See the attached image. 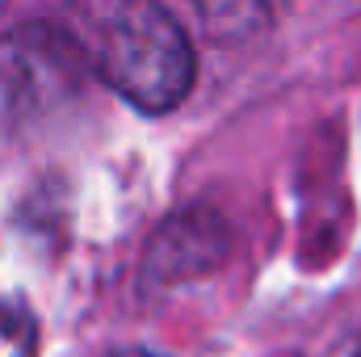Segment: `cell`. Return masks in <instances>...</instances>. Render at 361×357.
Wrapping results in <instances>:
<instances>
[{
  "label": "cell",
  "mask_w": 361,
  "mask_h": 357,
  "mask_svg": "<svg viewBox=\"0 0 361 357\" xmlns=\"http://www.w3.org/2000/svg\"><path fill=\"white\" fill-rule=\"evenodd\" d=\"M227 253V231L210 214H180L169 227H160L152 253H147V282L173 286L180 277H197L214 269Z\"/></svg>",
  "instance_id": "obj_3"
},
{
  "label": "cell",
  "mask_w": 361,
  "mask_h": 357,
  "mask_svg": "<svg viewBox=\"0 0 361 357\" xmlns=\"http://www.w3.org/2000/svg\"><path fill=\"white\" fill-rule=\"evenodd\" d=\"M92 63L68 25L25 21L0 34V131H21L76 101Z\"/></svg>",
  "instance_id": "obj_2"
},
{
  "label": "cell",
  "mask_w": 361,
  "mask_h": 357,
  "mask_svg": "<svg viewBox=\"0 0 361 357\" xmlns=\"http://www.w3.org/2000/svg\"><path fill=\"white\" fill-rule=\"evenodd\" d=\"M214 42H240L269 25V0H185Z\"/></svg>",
  "instance_id": "obj_4"
},
{
  "label": "cell",
  "mask_w": 361,
  "mask_h": 357,
  "mask_svg": "<svg viewBox=\"0 0 361 357\" xmlns=\"http://www.w3.org/2000/svg\"><path fill=\"white\" fill-rule=\"evenodd\" d=\"M122 357H156V353H122Z\"/></svg>",
  "instance_id": "obj_6"
},
{
  "label": "cell",
  "mask_w": 361,
  "mask_h": 357,
  "mask_svg": "<svg viewBox=\"0 0 361 357\" xmlns=\"http://www.w3.org/2000/svg\"><path fill=\"white\" fill-rule=\"evenodd\" d=\"M357 357H361V349H357Z\"/></svg>",
  "instance_id": "obj_7"
},
{
  "label": "cell",
  "mask_w": 361,
  "mask_h": 357,
  "mask_svg": "<svg viewBox=\"0 0 361 357\" xmlns=\"http://www.w3.org/2000/svg\"><path fill=\"white\" fill-rule=\"evenodd\" d=\"M63 25L85 47L92 76L143 114H169L193 89V42L160 0H72Z\"/></svg>",
  "instance_id": "obj_1"
},
{
  "label": "cell",
  "mask_w": 361,
  "mask_h": 357,
  "mask_svg": "<svg viewBox=\"0 0 361 357\" xmlns=\"http://www.w3.org/2000/svg\"><path fill=\"white\" fill-rule=\"evenodd\" d=\"M0 357H38V320L17 298H0Z\"/></svg>",
  "instance_id": "obj_5"
}]
</instances>
